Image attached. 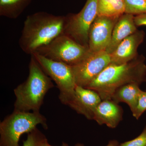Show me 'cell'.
<instances>
[{
  "mask_svg": "<svg viewBox=\"0 0 146 146\" xmlns=\"http://www.w3.org/2000/svg\"><path fill=\"white\" fill-rule=\"evenodd\" d=\"M145 58L138 55L121 65L110 64L85 88L97 92L102 100H111L115 91L126 84L141 85L146 81Z\"/></svg>",
  "mask_w": 146,
  "mask_h": 146,
  "instance_id": "cell-1",
  "label": "cell"
},
{
  "mask_svg": "<svg viewBox=\"0 0 146 146\" xmlns=\"http://www.w3.org/2000/svg\"><path fill=\"white\" fill-rule=\"evenodd\" d=\"M66 16L45 12H36L27 17L19 44L24 52L32 54L63 34Z\"/></svg>",
  "mask_w": 146,
  "mask_h": 146,
  "instance_id": "cell-2",
  "label": "cell"
},
{
  "mask_svg": "<svg viewBox=\"0 0 146 146\" xmlns=\"http://www.w3.org/2000/svg\"><path fill=\"white\" fill-rule=\"evenodd\" d=\"M31 56L28 77L14 90L16 111L39 112L46 94L54 86L33 56Z\"/></svg>",
  "mask_w": 146,
  "mask_h": 146,
  "instance_id": "cell-3",
  "label": "cell"
},
{
  "mask_svg": "<svg viewBox=\"0 0 146 146\" xmlns=\"http://www.w3.org/2000/svg\"><path fill=\"white\" fill-rule=\"evenodd\" d=\"M38 125L48 129L46 119L39 111L14 110L0 123V146H20L21 136L31 132Z\"/></svg>",
  "mask_w": 146,
  "mask_h": 146,
  "instance_id": "cell-4",
  "label": "cell"
},
{
  "mask_svg": "<svg viewBox=\"0 0 146 146\" xmlns=\"http://www.w3.org/2000/svg\"><path fill=\"white\" fill-rule=\"evenodd\" d=\"M33 55L45 73L52 79L59 89V99L63 104L68 105L74 96L77 85L72 66L55 61L37 53Z\"/></svg>",
  "mask_w": 146,
  "mask_h": 146,
  "instance_id": "cell-5",
  "label": "cell"
},
{
  "mask_svg": "<svg viewBox=\"0 0 146 146\" xmlns=\"http://www.w3.org/2000/svg\"><path fill=\"white\" fill-rule=\"evenodd\" d=\"M35 52L52 60L73 66L83 60L90 52L88 47L62 34Z\"/></svg>",
  "mask_w": 146,
  "mask_h": 146,
  "instance_id": "cell-6",
  "label": "cell"
},
{
  "mask_svg": "<svg viewBox=\"0 0 146 146\" xmlns=\"http://www.w3.org/2000/svg\"><path fill=\"white\" fill-rule=\"evenodd\" d=\"M98 0H87L81 10L76 14L66 16L63 34L82 46L89 48L90 28L97 16Z\"/></svg>",
  "mask_w": 146,
  "mask_h": 146,
  "instance_id": "cell-7",
  "label": "cell"
},
{
  "mask_svg": "<svg viewBox=\"0 0 146 146\" xmlns=\"http://www.w3.org/2000/svg\"><path fill=\"white\" fill-rule=\"evenodd\" d=\"M111 63V55L106 51L90 52L80 62L72 66L76 84L86 87Z\"/></svg>",
  "mask_w": 146,
  "mask_h": 146,
  "instance_id": "cell-8",
  "label": "cell"
},
{
  "mask_svg": "<svg viewBox=\"0 0 146 146\" xmlns=\"http://www.w3.org/2000/svg\"><path fill=\"white\" fill-rule=\"evenodd\" d=\"M119 18L97 16L89 31L90 52L106 50L111 41L113 29Z\"/></svg>",
  "mask_w": 146,
  "mask_h": 146,
  "instance_id": "cell-9",
  "label": "cell"
},
{
  "mask_svg": "<svg viewBox=\"0 0 146 146\" xmlns=\"http://www.w3.org/2000/svg\"><path fill=\"white\" fill-rule=\"evenodd\" d=\"M102 101L96 91L77 85L74 96L68 106L88 119H94V112Z\"/></svg>",
  "mask_w": 146,
  "mask_h": 146,
  "instance_id": "cell-10",
  "label": "cell"
},
{
  "mask_svg": "<svg viewBox=\"0 0 146 146\" xmlns=\"http://www.w3.org/2000/svg\"><path fill=\"white\" fill-rule=\"evenodd\" d=\"M145 32L137 31L121 42L111 55V63L121 65L128 63L138 56V47L143 42Z\"/></svg>",
  "mask_w": 146,
  "mask_h": 146,
  "instance_id": "cell-11",
  "label": "cell"
},
{
  "mask_svg": "<svg viewBox=\"0 0 146 146\" xmlns=\"http://www.w3.org/2000/svg\"><path fill=\"white\" fill-rule=\"evenodd\" d=\"M122 108L112 100H102L97 106L94 119L100 125L115 128L123 119Z\"/></svg>",
  "mask_w": 146,
  "mask_h": 146,
  "instance_id": "cell-12",
  "label": "cell"
},
{
  "mask_svg": "<svg viewBox=\"0 0 146 146\" xmlns=\"http://www.w3.org/2000/svg\"><path fill=\"white\" fill-rule=\"evenodd\" d=\"M134 16L124 13L120 16L113 29L112 38L106 51L111 55L126 38L137 30Z\"/></svg>",
  "mask_w": 146,
  "mask_h": 146,
  "instance_id": "cell-13",
  "label": "cell"
},
{
  "mask_svg": "<svg viewBox=\"0 0 146 146\" xmlns=\"http://www.w3.org/2000/svg\"><path fill=\"white\" fill-rule=\"evenodd\" d=\"M139 86L136 83L124 85L115 91L111 100L117 104L125 103L128 106L132 113L136 109L138 98L142 91Z\"/></svg>",
  "mask_w": 146,
  "mask_h": 146,
  "instance_id": "cell-14",
  "label": "cell"
},
{
  "mask_svg": "<svg viewBox=\"0 0 146 146\" xmlns=\"http://www.w3.org/2000/svg\"><path fill=\"white\" fill-rule=\"evenodd\" d=\"M32 0H0V16L16 19L23 13Z\"/></svg>",
  "mask_w": 146,
  "mask_h": 146,
  "instance_id": "cell-15",
  "label": "cell"
},
{
  "mask_svg": "<svg viewBox=\"0 0 146 146\" xmlns=\"http://www.w3.org/2000/svg\"><path fill=\"white\" fill-rule=\"evenodd\" d=\"M125 13L123 0H98L97 16L120 17Z\"/></svg>",
  "mask_w": 146,
  "mask_h": 146,
  "instance_id": "cell-16",
  "label": "cell"
},
{
  "mask_svg": "<svg viewBox=\"0 0 146 146\" xmlns=\"http://www.w3.org/2000/svg\"><path fill=\"white\" fill-rule=\"evenodd\" d=\"M125 13L133 16L146 14V0H123Z\"/></svg>",
  "mask_w": 146,
  "mask_h": 146,
  "instance_id": "cell-17",
  "label": "cell"
},
{
  "mask_svg": "<svg viewBox=\"0 0 146 146\" xmlns=\"http://www.w3.org/2000/svg\"><path fill=\"white\" fill-rule=\"evenodd\" d=\"M26 140L23 141V146H41L46 138L37 127L27 133Z\"/></svg>",
  "mask_w": 146,
  "mask_h": 146,
  "instance_id": "cell-18",
  "label": "cell"
},
{
  "mask_svg": "<svg viewBox=\"0 0 146 146\" xmlns=\"http://www.w3.org/2000/svg\"><path fill=\"white\" fill-rule=\"evenodd\" d=\"M146 111V91H141L138 98L137 106L132 115L136 119H138L141 115Z\"/></svg>",
  "mask_w": 146,
  "mask_h": 146,
  "instance_id": "cell-19",
  "label": "cell"
},
{
  "mask_svg": "<svg viewBox=\"0 0 146 146\" xmlns=\"http://www.w3.org/2000/svg\"><path fill=\"white\" fill-rule=\"evenodd\" d=\"M119 146H146V125L138 137L133 140L121 143Z\"/></svg>",
  "mask_w": 146,
  "mask_h": 146,
  "instance_id": "cell-20",
  "label": "cell"
},
{
  "mask_svg": "<svg viewBox=\"0 0 146 146\" xmlns=\"http://www.w3.org/2000/svg\"><path fill=\"white\" fill-rule=\"evenodd\" d=\"M134 22L137 27L146 26V14L134 16Z\"/></svg>",
  "mask_w": 146,
  "mask_h": 146,
  "instance_id": "cell-21",
  "label": "cell"
},
{
  "mask_svg": "<svg viewBox=\"0 0 146 146\" xmlns=\"http://www.w3.org/2000/svg\"><path fill=\"white\" fill-rule=\"evenodd\" d=\"M119 143L117 140H111L109 141L108 144L106 146H119ZM74 146H84L83 144L77 143Z\"/></svg>",
  "mask_w": 146,
  "mask_h": 146,
  "instance_id": "cell-22",
  "label": "cell"
},
{
  "mask_svg": "<svg viewBox=\"0 0 146 146\" xmlns=\"http://www.w3.org/2000/svg\"><path fill=\"white\" fill-rule=\"evenodd\" d=\"M41 146H53L50 145L48 142V140L47 138H46L44 141L42 142V144H41Z\"/></svg>",
  "mask_w": 146,
  "mask_h": 146,
  "instance_id": "cell-23",
  "label": "cell"
},
{
  "mask_svg": "<svg viewBox=\"0 0 146 146\" xmlns=\"http://www.w3.org/2000/svg\"><path fill=\"white\" fill-rule=\"evenodd\" d=\"M62 146H69V145H68V144L63 142V143H62Z\"/></svg>",
  "mask_w": 146,
  "mask_h": 146,
  "instance_id": "cell-24",
  "label": "cell"
}]
</instances>
